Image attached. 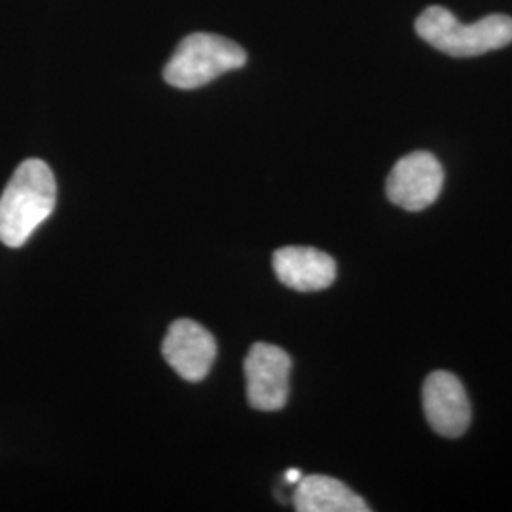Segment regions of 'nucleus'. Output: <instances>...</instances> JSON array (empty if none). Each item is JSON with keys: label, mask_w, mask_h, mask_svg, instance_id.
Wrapping results in <instances>:
<instances>
[{"label": "nucleus", "mask_w": 512, "mask_h": 512, "mask_svg": "<svg viewBox=\"0 0 512 512\" xmlns=\"http://www.w3.org/2000/svg\"><path fill=\"white\" fill-rule=\"evenodd\" d=\"M294 507L298 512H368L370 507L344 482L330 476H302L296 484Z\"/></svg>", "instance_id": "obj_9"}, {"label": "nucleus", "mask_w": 512, "mask_h": 512, "mask_svg": "<svg viewBox=\"0 0 512 512\" xmlns=\"http://www.w3.org/2000/svg\"><path fill=\"white\" fill-rule=\"evenodd\" d=\"M416 31L439 52L452 57H475L511 44L512 19L494 14L473 25H463L450 10L431 6L416 21Z\"/></svg>", "instance_id": "obj_2"}, {"label": "nucleus", "mask_w": 512, "mask_h": 512, "mask_svg": "<svg viewBox=\"0 0 512 512\" xmlns=\"http://www.w3.org/2000/svg\"><path fill=\"white\" fill-rule=\"evenodd\" d=\"M277 279L298 293L325 291L336 279L332 256L313 247H281L274 253Z\"/></svg>", "instance_id": "obj_8"}, {"label": "nucleus", "mask_w": 512, "mask_h": 512, "mask_svg": "<svg viewBox=\"0 0 512 512\" xmlns=\"http://www.w3.org/2000/svg\"><path fill=\"white\" fill-rule=\"evenodd\" d=\"M300 480H302V473L298 469H289L285 473V482H289V484H298Z\"/></svg>", "instance_id": "obj_10"}, {"label": "nucleus", "mask_w": 512, "mask_h": 512, "mask_svg": "<svg viewBox=\"0 0 512 512\" xmlns=\"http://www.w3.org/2000/svg\"><path fill=\"white\" fill-rule=\"evenodd\" d=\"M293 361L285 349L258 342L245 359L247 401L260 412H277L289 399Z\"/></svg>", "instance_id": "obj_4"}, {"label": "nucleus", "mask_w": 512, "mask_h": 512, "mask_svg": "<svg viewBox=\"0 0 512 512\" xmlns=\"http://www.w3.org/2000/svg\"><path fill=\"white\" fill-rule=\"evenodd\" d=\"M442 184L444 169L439 160L429 152H412L391 169L385 192L391 203L418 213L437 202Z\"/></svg>", "instance_id": "obj_5"}, {"label": "nucleus", "mask_w": 512, "mask_h": 512, "mask_svg": "<svg viewBox=\"0 0 512 512\" xmlns=\"http://www.w3.org/2000/svg\"><path fill=\"white\" fill-rule=\"evenodd\" d=\"M247 63L245 50L228 38L194 33L181 40L164 69L165 82L177 90H196Z\"/></svg>", "instance_id": "obj_3"}, {"label": "nucleus", "mask_w": 512, "mask_h": 512, "mask_svg": "<svg viewBox=\"0 0 512 512\" xmlns=\"http://www.w3.org/2000/svg\"><path fill=\"white\" fill-rule=\"evenodd\" d=\"M423 410L435 433L458 439L471 425V403L458 376L437 370L423 384Z\"/></svg>", "instance_id": "obj_7"}, {"label": "nucleus", "mask_w": 512, "mask_h": 512, "mask_svg": "<svg viewBox=\"0 0 512 512\" xmlns=\"http://www.w3.org/2000/svg\"><path fill=\"white\" fill-rule=\"evenodd\" d=\"M162 353L167 365L183 380L198 384L209 374L217 359V342L200 323L179 319L167 330Z\"/></svg>", "instance_id": "obj_6"}, {"label": "nucleus", "mask_w": 512, "mask_h": 512, "mask_svg": "<svg viewBox=\"0 0 512 512\" xmlns=\"http://www.w3.org/2000/svg\"><path fill=\"white\" fill-rule=\"evenodd\" d=\"M55 200L57 186L50 165L37 158L25 160L0 196V241L12 249L23 247L54 213Z\"/></svg>", "instance_id": "obj_1"}]
</instances>
